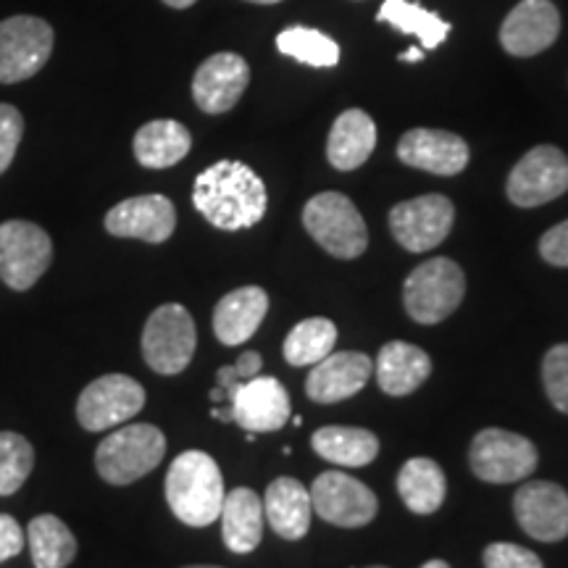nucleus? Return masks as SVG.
Here are the masks:
<instances>
[{
	"label": "nucleus",
	"mask_w": 568,
	"mask_h": 568,
	"mask_svg": "<svg viewBox=\"0 0 568 568\" xmlns=\"http://www.w3.org/2000/svg\"><path fill=\"white\" fill-rule=\"evenodd\" d=\"M193 205L216 230H251L266 213V184L245 163L219 161L197 174Z\"/></svg>",
	"instance_id": "nucleus-1"
},
{
	"label": "nucleus",
	"mask_w": 568,
	"mask_h": 568,
	"mask_svg": "<svg viewBox=\"0 0 568 568\" xmlns=\"http://www.w3.org/2000/svg\"><path fill=\"white\" fill-rule=\"evenodd\" d=\"M222 468L203 450H187L174 458L166 474V503L187 527H209L222 516L224 506Z\"/></svg>",
	"instance_id": "nucleus-2"
},
{
	"label": "nucleus",
	"mask_w": 568,
	"mask_h": 568,
	"mask_svg": "<svg viewBox=\"0 0 568 568\" xmlns=\"http://www.w3.org/2000/svg\"><path fill=\"white\" fill-rule=\"evenodd\" d=\"M166 456V437L153 424H130L98 445L95 468L109 485L126 487L151 474Z\"/></svg>",
	"instance_id": "nucleus-3"
},
{
	"label": "nucleus",
	"mask_w": 568,
	"mask_h": 568,
	"mask_svg": "<svg viewBox=\"0 0 568 568\" xmlns=\"http://www.w3.org/2000/svg\"><path fill=\"white\" fill-rule=\"evenodd\" d=\"M466 295V276L456 261L429 258L408 274L403 303L418 324H439L458 311Z\"/></svg>",
	"instance_id": "nucleus-4"
},
{
	"label": "nucleus",
	"mask_w": 568,
	"mask_h": 568,
	"mask_svg": "<svg viewBox=\"0 0 568 568\" xmlns=\"http://www.w3.org/2000/svg\"><path fill=\"white\" fill-rule=\"evenodd\" d=\"M303 224L311 237L335 258L353 261L368 247V230L361 211L343 193L314 195L303 209Z\"/></svg>",
	"instance_id": "nucleus-5"
},
{
	"label": "nucleus",
	"mask_w": 568,
	"mask_h": 568,
	"mask_svg": "<svg viewBox=\"0 0 568 568\" xmlns=\"http://www.w3.org/2000/svg\"><path fill=\"white\" fill-rule=\"evenodd\" d=\"M197 347V329L180 303L159 305L142 329V358L155 374L174 376L190 366Z\"/></svg>",
	"instance_id": "nucleus-6"
},
{
	"label": "nucleus",
	"mask_w": 568,
	"mask_h": 568,
	"mask_svg": "<svg viewBox=\"0 0 568 568\" xmlns=\"http://www.w3.org/2000/svg\"><path fill=\"white\" fill-rule=\"evenodd\" d=\"M537 447L531 439L508 429H481L468 447V466L481 481L514 485L537 468Z\"/></svg>",
	"instance_id": "nucleus-7"
},
{
	"label": "nucleus",
	"mask_w": 568,
	"mask_h": 568,
	"mask_svg": "<svg viewBox=\"0 0 568 568\" xmlns=\"http://www.w3.org/2000/svg\"><path fill=\"white\" fill-rule=\"evenodd\" d=\"M53 261V243L42 226L32 222L0 224V280L17 293H24L42 280Z\"/></svg>",
	"instance_id": "nucleus-8"
},
{
	"label": "nucleus",
	"mask_w": 568,
	"mask_h": 568,
	"mask_svg": "<svg viewBox=\"0 0 568 568\" xmlns=\"http://www.w3.org/2000/svg\"><path fill=\"white\" fill-rule=\"evenodd\" d=\"M53 27L38 17L0 21V84L30 80L53 53Z\"/></svg>",
	"instance_id": "nucleus-9"
},
{
	"label": "nucleus",
	"mask_w": 568,
	"mask_h": 568,
	"mask_svg": "<svg viewBox=\"0 0 568 568\" xmlns=\"http://www.w3.org/2000/svg\"><path fill=\"white\" fill-rule=\"evenodd\" d=\"M145 406V389L124 374L98 376L82 389L77 400V422L88 432H105L111 426L132 422Z\"/></svg>",
	"instance_id": "nucleus-10"
},
{
	"label": "nucleus",
	"mask_w": 568,
	"mask_h": 568,
	"mask_svg": "<svg viewBox=\"0 0 568 568\" xmlns=\"http://www.w3.org/2000/svg\"><path fill=\"white\" fill-rule=\"evenodd\" d=\"M568 190V159L556 145H537L516 163L506 193L518 209H537Z\"/></svg>",
	"instance_id": "nucleus-11"
},
{
	"label": "nucleus",
	"mask_w": 568,
	"mask_h": 568,
	"mask_svg": "<svg viewBox=\"0 0 568 568\" xmlns=\"http://www.w3.org/2000/svg\"><path fill=\"white\" fill-rule=\"evenodd\" d=\"M311 503L314 514L343 529L366 527L379 510L374 489L343 471H324L322 477H316L311 487Z\"/></svg>",
	"instance_id": "nucleus-12"
},
{
	"label": "nucleus",
	"mask_w": 568,
	"mask_h": 568,
	"mask_svg": "<svg viewBox=\"0 0 568 568\" xmlns=\"http://www.w3.org/2000/svg\"><path fill=\"white\" fill-rule=\"evenodd\" d=\"M456 209L445 195L432 193L397 203L389 211V230L393 237L410 253H426L443 245L453 230Z\"/></svg>",
	"instance_id": "nucleus-13"
},
{
	"label": "nucleus",
	"mask_w": 568,
	"mask_h": 568,
	"mask_svg": "<svg viewBox=\"0 0 568 568\" xmlns=\"http://www.w3.org/2000/svg\"><path fill=\"white\" fill-rule=\"evenodd\" d=\"M226 406H230L232 422L253 435L282 429L293 414V403L282 382L276 376L261 374L234 389Z\"/></svg>",
	"instance_id": "nucleus-14"
},
{
	"label": "nucleus",
	"mask_w": 568,
	"mask_h": 568,
	"mask_svg": "<svg viewBox=\"0 0 568 568\" xmlns=\"http://www.w3.org/2000/svg\"><path fill=\"white\" fill-rule=\"evenodd\" d=\"M518 527L537 542H560L568 537V495L552 481H527L514 497Z\"/></svg>",
	"instance_id": "nucleus-15"
},
{
	"label": "nucleus",
	"mask_w": 568,
	"mask_h": 568,
	"mask_svg": "<svg viewBox=\"0 0 568 568\" xmlns=\"http://www.w3.org/2000/svg\"><path fill=\"white\" fill-rule=\"evenodd\" d=\"M176 230L174 203L166 195H138L122 201L105 213V232L113 237L142 240V243H166Z\"/></svg>",
	"instance_id": "nucleus-16"
},
{
	"label": "nucleus",
	"mask_w": 568,
	"mask_h": 568,
	"mask_svg": "<svg viewBox=\"0 0 568 568\" xmlns=\"http://www.w3.org/2000/svg\"><path fill=\"white\" fill-rule=\"evenodd\" d=\"M558 34L560 13L550 0H521L500 27L503 48L518 59L548 51Z\"/></svg>",
	"instance_id": "nucleus-17"
},
{
	"label": "nucleus",
	"mask_w": 568,
	"mask_h": 568,
	"mask_svg": "<svg viewBox=\"0 0 568 568\" xmlns=\"http://www.w3.org/2000/svg\"><path fill=\"white\" fill-rule=\"evenodd\" d=\"M372 374L374 364L366 353H329L311 368L308 379H305V395L322 406L347 400L368 385Z\"/></svg>",
	"instance_id": "nucleus-18"
},
{
	"label": "nucleus",
	"mask_w": 568,
	"mask_h": 568,
	"mask_svg": "<svg viewBox=\"0 0 568 568\" xmlns=\"http://www.w3.org/2000/svg\"><path fill=\"white\" fill-rule=\"evenodd\" d=\"M397 159L406 166L437 176H456L468 166V145L456 132L445 130H410L397 142Z\"/></svg>",
	"instance_id": "nucleus-19"
},
{
	"label": "nucleus",
	"mask_w": 568,
	"mask_h": 568,
	"mask_svg": "<svg viewBox=\"0 0 568 568\" xmlns=\"http://www.w3.org/2000/svg\"><path fill=\"white\" fill-rule=\"evenodd\" d=\"M251 82V67L237 53H216L193 77V98L205 113H226L237 105Z\"/></svg>",
	"instance_id": "nucleus-20"
},
{
	"label": "nucleus",
	"mask_w": 568,
	"mask_h": 568,
	"mask_svg": "<svg viewBox=\"0 0 568 568\" xmlns=\"http://www.w3.org/2000/svg\"><path fill=\"white\" fill-rule=\"evenodd\" d=\"M268 314V295L264 287H237L226 293L213 308V335L226 347L243 345L258 332Z\"/></svg>",
	"instance_id": "nucleus-21"
},
{
	"label": "nucleus",
	"mask_w": 568,
	"mask_h": 568,
	"mask_svg": "<svg viewBox=\"0 0 568 568\" xmlns=\"http://www.w3.org/2000/svg\"><path fill=\"white\" fill-rule=\"evenodd\" d=\"M264 516L268 527L282 539H290V542L303 539L308 535L311 516H314L311 489L293 477L274 479L264 495Z\"/></svg>",
	"instance_id": "nucleus-22"
},
{
	"label": "nucleus",
	"mask_w": 568,
	"mask_h": 568,
	"mask_svg": "<svg viewBox=\"0 0 568 568\" xmlns=\"http://www.w3.org/2000/svg\"><path fill=\"white\" fill-rule=\"evenodd\" d=\"M374 374L382 393L393 397H406L410 393H416V389L429 379L432 358L422 351V347L395 339V343H387L379 351V358H376L374 364Z\"/></svg>",
	"instance_id": "nucleus-23"
},
{
	"label": "nucleus",
	"mask_w": 568,
	"mask_h": 568,
	"mask_svg": "<svg viewBox=\"0 0 568 568\" xmlns=\"http://www.w3.org/2000/svg\"><path fill=\"white\" fill-rule=\"evenodd\" d=\"M224 545L237 556H247L264 539V500L251 487H237L226 493L222 506Z\"/></svg>",
	"instance_id": "nucleus-24"
},
{
	"label": "nucleus",
	"mask_w": 568,
	"mask_h": 568,
	"mask_svg": "<svg viewBox=\"0 0 568 568\" xmlns=\"http://www.w3.org/2000/svg\"><path fill=\"white\" fill-rule=\"evenodd\" d=\"M376 148V124L366 111L351 109L337 116L326 140V159L339 172H353L372 159Z\"/></svg>",
	"instance_id": "nucleus-25"
},
{
	"label": "nucleus",
	"mask_w": 568,
	"mask_h": 568,
	"mask_svg": "<svg viewBox=\"0 0 568 568\" xmlns=\"http://www.w3.org/2000/svg\"><path fill=\"white\" fill-rule=\"evenodd\" d=\"M193 148V134L174 119H155L134 134V159L145 169H169Z\"/></svg>",
	"instance_id": "nucleus-26"
},
{
	"label": "nucleus",
	"mask_w": 568,
	"mask_h": 568,
	"mask_svg": "<svg viewBox=\"0 0 568 568\" xmlns=\"http://www.w3.org/2000/svg\"><path fill=\"white\" fill-rule=\"evenodd\" d=\"M311 445L316 456L347 468L368 466L379 456V439L374 432L361 429V426H322L311 437Z\"/></svg>",
	"instance_id": "nucleus-27"
},
{
	"label": "nucleus",
	"mask_w": 568,
	"mask_h": 568,
	"mask_svg": "<svg viewBox=\"0 0 568 568\" xmlns=\"http://www.w3.org/2000/svg\"><path fill=\"white\" fill-rule=\"evenodd\" d=\"M397 493L408 510L418 516L437 514L445 503L447 481L439 464L432 458H410L397 474Z\"/></svg>",
	"instance_id": "nucleus-28"
},
{
	"label": "nucleus",
	"mask_w": 568,
	"mask_h": 568,
	"mask_svg": "<svg viewBox=\"0 0 568 568\" xmlns=\"http://www.w3.org/2000/svg\"><path fill=\"white\" fill-rule=\"evenodd\" d=\"M34 568H67L77 558V539L59 516H34L27 527Z\"/></svg>",
	"instance_id": "nucleus-29"
},
{
	"label": "nucleus",
	"mask_w": 568,
	"mask_h": 568,
	"mask_svg": "<svg viewBox=\"0 0 568 568\" xmlns=\"http://www.w3.org/2000/svg\"><path fill=\"white\" fill-rule=\"evenodd\" d=\"M379 21L395 27L403 34H416L426 51H435L439 42L450 34V24L443 21L439 13L426 11L424 6L410 3V0H385L379 9Z\"/></svg>",
	"instance_id": "nucleus-30"
},
{
	"label": "nucleus",
	"mask_w": 568,
	"mask_h": 568,
	"mask_svg": "<svg viewBox=\"0 0 568 568\" xmlns=\"http://www.w3.org/2000/svg\"><path fill=\"white\" fill-rule=\"evenodd\" d=\"M337 343V326L332 318L314 316L305 322L295 324L290 335L284 337V361L290 366H314L335 351Z\"/></svg>",
	"instance_id": "nucleus-31"
},
{
	"label": "nucleus",
	"mask_w": 568,
	"mask_h": 568,
	"mask_svg": "<svg viewBox=\"0 0 568 568\" xmlns=\"http://www.w3.org/2000/svg\"><path fill=\"white\" fill-rule=\"evenodd\" d=\"M276 48L290 59L314 69H332L339 63V45L329 34L311 30V27H290L276 34Z\"/></svg>",
	"instance_id": "nucleus-32"
},
{
	"label": "nucleus",
	"mask_w": 568,
	"mask_h": 568,
	"mask_svg": "<svg viewBox=\"0 0 568 568\" xmlns=\"http://www.w3.org/2000/svg\"><path fill=\"white\" fill-rule=\"evenodd\" d=\"M34 447L24 435L0 432V497H9L30 479Z\"/></svg>",
	"instance_id": "nucleus-33"
},
{
	"label": "nucleus",
	"mask_w": 568,
	"mask_h": 568,
	"mask_svg": "<svg viewBox=\"0 0 568 568\" xmlns=\"http://www.w3.org/2000/svg\"><path fill=\"white\" fill-rule=\"evenodd\" d=\"M542 385L550 403L568 414V345L550 347L542 361Z\"/></svg>",
	"instance_id": "nucleus-34"
},
{
	"label": "nucleus",
	"mask_w": 568,
	"mask_h": 568,
	"mask_svg": "<svg viewBox=\"0 0 568 568\" xmlns=\"http://www.w3.org/2000/svg\"><path fill=\"white\" fill-rule=\"evenodd\" d=\"M261 368H264V358H261V353H255V351H245L237 361H234L232 366L219 368V372H216V387L224 393L226 403H230L234 389L243 385V382L253 379V376H258Z\"/></svg>",
	"instance_id": "nucleus-35"
},
{
	"label": "nucleus",
	"mask_w": 568,
	"mask_h": 568,
	"mask_svg": "<svg viewBox=\"0 0 568 568\" xmlns=\"http://www.w3.org/2000/svg\"><path fill=\"white\" fill-rule=\"evenodd\" d=\"M485 568H545L537 552L514 542H493L485 548Z\"/></svg>",
	"instance_id": "nucleus-36"
},
{
	"label": "nucleus",
	"mask_w": 568,
	"mask_h": 568,
	"mask_svg": "<svg viewBox=\"0 0 568 568\" xmlns=\"http://www.w3.org/2000/svg\"><path fill=\"white\" fill-rule=\"evenodd\" d=\"M21 134H24V119H21V113L9 103H0V174L9 172L21 142Z\"/></svg>",
	"instance_id": "nucleus-37"
},
{
	"label": "nucleus",
	"mask_w": 568,
	"mask_h": 568,
	"mask_svg": "<svg viewBox=\"0 0 568 568\" xmlns=\"http://www.w3.org/2000/svg\"><path fill=\"white\" fill-rule=\"evenodd\" d=\"M539 255L550 266L568 268V219L542 234V240H539Z\"/></svg>",
	"instance_id": "nucleus-38"
},
{
	"label": "nucleus",
	"mask_w": 568,
	"mask_h": 568,
	"mask_svg": "<svg viewBox=\"0 0 568 568\" xmlns=\"http://www.w3.org/2000/svg\"><path fill=\"white\" fill-rule=\"evenodd\" d=\"M21 548H24V531L19 521L9 514H0V564L19 556Z\"/></svg>",
	"instance_id": "nucleus-39"
},
{
	"label": "nucleus",
	"mask_w": 568,
	"mask_h": 568,
	"mask_svg": "<svg viewBox=\"0 0 568 568\" xmlns=\"http://www.w3.org/2000/svg\"><path fill=\"white\" fill-rule=\"evenodd\" d=\"M397 59L406 61V63H416V61H422V59H424V48H408V51L397 55Z\"/></svg>",
	"instance_id": "nucleus-40"
},
{
	"label": "nucleus",
	"mask_w": 568,
	"mask_h": 568,
	"mask_svg": "<svg viewBox=\"0 0 568 568\" xmlns=\"http://www.w3.org/2000/svg\"><path fill=\"white\" fill-rule=\"evenodd\" d=\"M166 6H172V9H190V6L195 3V0H163Z\"/></svg>",
	"instance_id": "nucleus-41"
},
{
	"label": "nucleus",
	"mask_w": 568,
	"mask_h": 568,
	"mask_svg": "<svg viewBox=\"0 0 568 568\" xmlns=\"http://www.w3.org/2000/svg\"><path fill=\"white\" fill-rule=\"evenodd\" d=\"M422 568H450L445 564V560H439V558H435V560H426V564L422 566Z\"/></svg>",
	"instance_id": "nucleus-42"
},
{
	"label": "nucleus",
	"mask_w": 568,
	"mask_h": 568,
	"mask_svg": "<svg viewBox=\"0 0 568 568\" xmlns=\"http://www.w3.org/2000/svg\"><path fill=\"white\" fill-rule=\"evenodd\" d=\"M251 3H264V6H268V3H280V0H251Z\"/></svg>",
	"instance_id": "nucleus-43"
},
{
	"label": "nucleus",
	"mask_w": 568,
	"mask_h": 568,
	"mask_svg": "<svg viewBox=\"0 0 568 568\" xmlns=\"http://www.w3.org/2000/svg\"><path fill=\"white\" fill-rule=\"evenodd\" d=\"M184 568H219V566H184Z\"/></svg>",
	"instance_id": "nucleus-44"
},
{
	"label": "nucleus",
	"mask_w": 568,
	"mask_h": 568,
	"mask_svg": "<svg viewBox=\"0 0 568 568\" xmlns=\"http://www.w3.org/2000/svg\"><path fill=\"white\" fill-rule=\"evenodd\" d=\"M368 568H385V566H368Z\"/></svg>",
	"instance_id": "nucleus-45"
}]
</instances>
